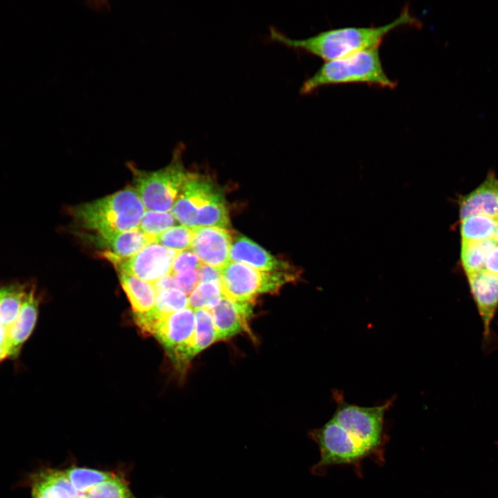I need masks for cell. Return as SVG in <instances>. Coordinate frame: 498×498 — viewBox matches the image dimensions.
Returning a JSON list of instances; mask_svg holds the SVG:
<instances>
[{
    "label": "cell",
    "instance_id": "7a4b0ae2",
    "mask_svg": "<svg viewBox=\"0 0 498 498\" xmlns=\"http://www.w3.org/2000/svg\"><path fill=\"white\" fill-rule=\"evenodd\" d=\"M146 209L133 187H126L73 209L75 221L93 232L98 243L126 231L138 228Z\"/></svg>",
    "mask_w": 498,
    "mask_h": 498
},
{
    "label": "cell",
    "instance_id": "7402d4cb",
    "mask_svg": "<svg viewBox=\"0 0 498 498\" xmlns=\"http://www.w3.org/2000/svg\"><path fill=\"white\" fill-rule=\"evenodd\" d=\"M497 219L474 215L461 220V242L495 239Z\"/></svg>",
    "mask_w": 498,
    "mask_h": 498
},
{
    "label": "cell",
    "instance_id": "ffe728a7",
    "mask_svg": "<svg viewBox=\"0 0 498 498\" xmlns=\"http://www.w3.org/2000/svg\"><path fill=\"white\" fill-rule=\"evenodd\" d=\"M28 289L23 285L0 288V324L7 332L17 320Z\"/></svg>",
    "mask_w": 498,
    "mask_h": 498
},
{
    "label": "cell",
    "instance_id": "484cf974",
    "mask_svg": "<svg viewBox=\"0 0 498 498\" xmlns=\"http://www.w3.org/2000/svg\"><path fill=\"white\" fill-rule=\"evenodd\" d=\"M194 229L183 225H174L158 236L156 243L167 248L183 251L190 249Z\"/></svg>",
    "mask_w": 498,
    "mask_h": 498
},
{
    "label": "cell",
    "instance_id": "d6986e66",
    "mask_svg": "<svg viewBox=\"0 0 498 498\" xmlns=\"http://www.w3.org/2000/svg\"><path fill=\"white\" fill-rule=\"evenodd\" d=\"M195 328L187 349L189 362L199 353L217 341L216 332L212 314L208 309L194 310Z\"/></svg>",
    "mask_w": 498,
    "mask_h": 498
},
{
    "label": "cell",
    "instance_id": "52a82bcc",
    "mask_svg": "<svg viewBox=\"0 0 498 498\" xmlns=\"http://www.w3.org/2000/svg\"><path fill=\"white\" fill-rule=\"evenodd\" d=\"M176 154L169 165L156 171L147 172L131 167L134 189L145 209L171 212L191 173L183 166Z\"/></svg>",
    "mask_w": 498,
    "mask_h": 498
},
{
    "label": "cell",
    "instance_id": "d4e9b609",
    "mask_svg": "<svg viewBox=\"0 0 498 498\" xmlns=\"http://www.w3.org/2000/svg\"><path fill=\"white\" fill-rule=\"evenodd\" d=\"M176 220L171 212H157L145 210L138 229L144 234L152 238L155 243L158 236L167 229L174 226Z\"/></svg>",
    "mask_w": 498,
    "mask_h": 498
},
{
    "label": "cell",
    "instance_id": "30bf717a",
    "mask_svg": "<svg viewBox=\"0 0 498 498\" xmlns=\"http://www.w3.org/2000/svg\"><path fill=\"white\" fill-rule=\"evenodd\" d=\"M232 241L227 228L201 227L194 228L190 250L202 264L219 269L230 261Z\"/></svg>",
    "mask_w": 498,
    "mask_h": 498
},
{
    "label": "cell",
    "instance_id": "4dcf8cb0",
    "mask_svg": "<svg viewBox=\"0 0 498 498\" xmlns=\"http://www.w3.org/2000/svg\"><path fill=\"white\" fill-rule=\"evenodd\" d=\"M199 282H219L221 284L218 268L201 263L198 268Z\"/></svg>",
    "mask_w": 498,
    "mask_h": 498
},
{
    "label": "cell",
    "instance_id": "277c9868",
    "mask_svg": "<svg viewBox=\"0 0 498 498\" xmlns=\"http://www.w3.org/2000/svg\"><path fill=\"white\" fill-rule=\"evenodd\" d=\"M172 214L181 225L197 228L230 224L225 201L221 190L205 177L191 174L176 201Z\"/></svg>",
    "mask_w": 498,
    "mask_h": 498
},
{
    "label": "cell",
    "instance_id": "83f0119b",
    "mask_svg": "<svg viewBox=\"0 0 498 498\" xmlns=\"http://www.w3.org/2000/svg\"><path fill=\"white\" fill-rule=\"evenodd\" d=\"M85 495L86 498H133L126 483L116 476L95 485Z\"/></svg>",
    "mask_w": 498,
    "mask_h": 498
},
{
    "label": "cell",
    "instance_id": "e0dca14e",
    "mask_svg": "<svg viewBox=\"0 0 498 498\" xmlns=\"http://www.w3.org/2000/svg\"><path fill=\"white\" fill-rule=\"evenodd\" d=\"M119 278L133 315L144 314L154 308L156 293L151 283L125 273H119Z\"/></svg>",
    "mask_w": 498,
    "mask_h": 498
},
{
    "label": "cell",
    "instance_id": "3957f363",
    "mask_svg": "<svg viewBox=\"0 0 498 498\" xmlns=\"http://www.w3.org/2000/svg\"><path fill=\"white\" fill-rule=\"evenodd\" d=\"M341 84H367L389 89L396 86L383 69L378 48H374L325 62L305 80L299 91L307 94L321 86Z\"/></svg>",
    "mask_w": 498,
    "mask_h": 498
},
{
    "label": "cell",
    "instance_id": "7c38bea8",
    "mask_svg": "<svg viewBox=\"0 0 498 498\" xmlns=\"http://www.w3.org/2000/svg\"><path fill=\"white\" fill-rule=\"evenodd\" d=\"M252 304L235 302L223 296L217 305L210 310L217 340L231 338L248 329Z\"/></svg>",
    "mask_w": 498,
    "mask_h": 498
},
{
    "label": "cell",
    "instance_id": "4316f807",
    "mask_svg": "<svg viewBox=\"0 0 498 498\" xmlns=\"http://www.w3.org/2000/svg\"><path fill=\"white\" fill-rule=\"evenodd\" d=\"M189 306L188 296L178 288H171L156 294L155 309L167 316Z\"/></svg>",
    "mask_w": 498,
    "mask_h": 498
},
{
    "label": "cell",
    "instance_id": "6da1fadb",
    "mask_svg": "<svg viewBox=\"0 0 498 498\" xmlns=\"http://www.w3.org/2000/svg\"><path fill=\"white\" fill-rule=\"evenodd\" d=\"M416 23V19L405 8L393 21L377 27L335 28L308 37L295 39L272 26L269 35L273 40L316 55L326 62L364 50L378 48L385 36L394 29Z\"/></svg>",
    "mask_w": 498,
    "mask_h": 498
},
{
    "label": "cell",
    "instance_id": "f1b7e54d",
    "mask_svg": "<svg viewBox=\"0 0 498 498\" xmlns=\"http://www.w3.org/2000/svg\"><path fill=\"white\" fill-rule=\"evenodd\" d=\"M201 264L199 259L190 249L180 251L175 258L171 273L174 275L187 270H197Z\"/></svg>",
    "mask_w": 498,
    "mask_h": 498
},
{
    "label": "cell",
    "instance_id": "5bb4252c",
    "mask_svg": "<svg viewBox=\"0 0 498 498\" xmlns=\"http://www.w3.org/2000/svg\"><path fill=\"white\" fill-rule=\"evenodd\" d=\"M474 215L498 219V179L493 172H490L479 187L460 200V219Z\"/></svg>",
    "mask_w": 498,
    "mask_h": 498
},
{
    "label": "cell",
    "instance_id": "836d02e7",
    "mask_svg": "<svg viewBox=\"0 0 498 498\" xmlns=\"http://www.w3.org/2000/svg\"><path fill=\"white\" fill-rule=\"evenodd\" d=\"M10 358V346L7 331L0 324V362Z\"/></svg>",
    "mask_w": 498,
    "mask_h": 498
},
{
    "label": "cell",
    "instance_id": "4fadbf2b",
    "mask_svg": "<svg viewBox=\"0 0 498 498\" xmlns=\"http://www.w3.org/2000/svg\"><path fill=\"white\" fill-rule=\"evenodd\" d=\"M230 260L263 271H293L288 263L277 259L250 239L240 234L232 238Z\"/></svg>",
    "mask_w": 498,
    "mask_h": 498
},
{
    "label": "cell",
    "instance_id": "1f68e13d",
    "mask_svg": "<svg viewBox=\"0 0 498 498\" xmlns=\"http://www.w3.org/2000/svg\"><path fill=\"white\" fill-rule=\"evenodd\" d=\"M484 269L498 276V245L488 252L485 260Z\"/></svg>",
    "mask_w": 498,
    "mask_h": 498
},
{
    "label": "cell",
    "instance_id": "603a6c76",
    "mask_svg": "<svg viewBox=\"0 0 498 498\" xmlns=\"http://www.w3.org/2000/svg\"><path fill=\"white\" fill-rule=\"evenodd\" d=\"M219 282H199L188 296L189 306L192 309L214 308L223 297Z\"/></svg>",
    "mask_w": 498,
    "mask_h": 498
},
{
    "label": "cell",
    "instance_id": "f546056e",
    "mask_svg": "<svg viewBox=\"0 0 498 498\" xmlns=\"http://www.w3.org/2000/svg\"><path fill=\"white\" fill-rule=\"evenodd\" d=\"M174 276L176 288L183 291L187 296L194 290L199 283L197 270H191L178 273Z\"/></svg>",
    "mask_w": 498,
    "mask_h": 498
},
{
    "label": "cell",
    "instance_id": "8d00e7d4",
    "mask_svg": "<svg viewBox=\"0 0 498 498\" xmlns=\"http://www.w3.org/2000/svg\"></svg>",
    "mask_w": 498,
    "mask_h": 498
},
{
    "label": "cell",
    "instance_id": "cb8c5ba5",
    "mask_svg": "<svg viewBox=\"0 0 498 498\" xmlns=\"http://www.w3.org/2000/svg\"><path fill=\"white\" fill-rule=\"evenodd\" d=\"M64 472L75 490L82 494L95 485L115 477L110 472L84 468H73Z\"/></svg>",
    "mask_w": 498,
    "mask_h": 498
},
{
    "label": "cell",
    "instance_id": "d6a6232c",
    "mask_svg": "<svg viewBox=\"0 0 498 498\" xmlns=\"http://www.w3.org/2000/svg\"><path fill=\"white\" fill-rule=\"evenodd\" d=\"M156 294L171 288H176L174 276L170 273L152 283Z\"/></svg>",
    "mask_w": 498,
    "mask_h": 498
},
{
    "label": "cell",
    "instance_id": "e575fe53",
    "mask_svg": "<svg viewBox=\"0 0 498 498\" xmlns=\"http://www.w3.org/2000/svg\"><path fill=\"white\" fill-rule=\"evenodd\" d=\"M495 239L497 243L498 244V219H497V225H496V232H495Z\"/></svg>",
    "mask_w": 498,
    "mask_h": 498
},
{
    "label": "cell",
    "instance_id": "8fae6325",
    "mask_svg": "<svg viewBox=\"0 0 498 498\" xmlns=\"http://www.w3.org/2000/svg\"><path fill=\"white\" fill-rule=\"evenodd\" d=\"M470 293L483 326L486 340L491 333L492 321L498 309V276L485 269L468 277Z\"/></svg>",
    "mask_w": 498,
    "mask_h": 498
},
{
    "label": "cell",
    "instance_id": "d590c367",
    "mask_svg": "<svg viewBox=\"0 0 498 498\" xmlns=\"http://www.w3.org/2000/svg\"><path fill=\"white\" fill-rule=\"evenodd\" d=\"M78 498H86L85 494H80Z\"/></svg>",
    "mask_w": 498,
    "mask_h": 498
},
{
    "label": "cell",
    "instance_id": "5b68a950",
    "mask_svg": "<svg viewBox=\"0 0 498 498\" xmlns=\"http://www.w3.org/2000/svg\"><path fill=\"white\" fill-rule=\"evenodd\" d=\"M337 408L331 418L347 432L349 439L369 457L383 460L387 437L384 419L390 402L374 407H361L347 403L338 395Z\"/></svg>",
    "mask_w": 498,
    "mask_h": 498
},
{
    "label": "cell",
    "instance_id": "9a60e30c",
    "mask_svg": "<svg viewBox=\"0 0 498 498\" xmlns=\"http://www.w3.org/2000/svg\"><path fill=\"white\" fill-rule=\"evenodd\" d=\"M39 300L33 287L29 288L19 314L8 331L10 358L18 357L21 349L30 336L37 322Z\"/></svg>",
    "mask_w": 498,
    "mask_h": 498
},
{
    "label": "cell",
    "instance_id": "ac0fdd59",
    "mask_svg": "<svg viewBox=\"0 0 498 498\" xmlns=\"http://www.w3.org/2000/svg\"><path fill=\"white\" fill-rule=\"evenodd\" d=\"M151 243H155L154 240L138 228L119 233L100 245L107 246L109 248L107 251L113 256L125 259L133 256Z\"/></svg>",
    "mask_w": 498,
    "mask_h": 498
},
{
    "label": "cell",
    "instance_id": "44dd1931",
    "mask_svg": "<svg viewBox=\"0 0 498 498\" xmlns=\"http://www.w3.org/2000/svg\"><path fill=\"white\" fill-rule=\"evenodd\" d=\"M497 245L495 239L461 242V261L467 277L484 269L488 252Z\"/></svg>",
    "mask_w": 498,
    "mask_h": 498
},
{
    "label": "cell",
    "instance_id": "8992f818",
    "mask_svg": "<svg viewBox=\"0 0 498 498\" xmlns=\"http://www.w3.org/2000/svg\"><path fill=\"white\" fill-rule=\"evenodd\" d=\"M219 271L223 295L243 304H253L261 294L277 293L297 277L294 271H263L234 261H229Z\"/></svg>",
    "mask_w": 498,
    "mask_h": 498
},
{
    "label": "cell",
    "instance_id": "9c48e42d",
    "mask_svg": "<svg viewBox=\"0 0 498 498\" xmlns=\"http://www.w3.org/2000/svg\"><path fill=\"white\" fill-rule=\"evenodd\" d=\"M194 328V310L187 306L165 317L154 333L174 365L181 370L190 362L187 349Z\"/></svg>",
    "mask_w": 498,
    "mask_h": 498
},
{
    "label": "cell",
    "instance_id": "ba28073f",
    "mask_svg": "<svg viewBox=\"0 0 498 498\" xmlns=\"http://www.w3.org/2000/svg\"><path fill=\"white\" fill-rule=\"evenodd\" d=\"M178 252L151 243L128 258L119 259L107 251L103 252V256L119 273L135 276L152 284L171 273Z\"/></svg>",
    "mask_w": 498,
    "mask_h": 498
},
{
    "label": "cell",
    "instance_id": "2e32d148",
    "mask_svg": "<svg viewBox=\"0 0 498 498\" xmlns=\"http://www.w3.org/2000/svg\"><path fill=\"white\" fill-rule=\"evenodd\" d=\"M33 498H78L65 472L48 470L38 474L33 486Z\"/></svg>",
    "mask_w": 498,
    "mask_h": 498
}]
</instances>
